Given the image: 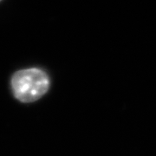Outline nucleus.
Returning a JSON list of instances; mask_svg holds the SVG:
<instances>
[{
	"label": "nucleus",
	"instance_id": "f257e3e1",
	"mask_svg": "<svg viewBox=\"0 0 156 156\" xmlns=\"http://www.w3.org/2000/svg\"><path fill=\"white\" fill-rule=\"evenodd\" d=\"M11 88L17 100L28 103L38 100L50 88V78L42 69L32 68L16 72L11 78Z\"/></svg>",
	"mask_w": 156,
	"mask_h": 156
},
{
	"label": "nucleus",
	"instance_id": "f03ea898",
	"mask_svg": "<svg viewBox=\"0 0 156 156\" xmlns=\"http://www.w3.org/2000/svg\"><path fill=\"white\" fill-rule=\"evenodd\" d=\"M0 1H1V0H0Z\"/></svg>",
	"mask_w": 156,
	"mask_h": 156
}]
</instances>
